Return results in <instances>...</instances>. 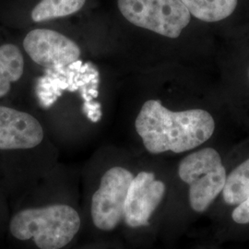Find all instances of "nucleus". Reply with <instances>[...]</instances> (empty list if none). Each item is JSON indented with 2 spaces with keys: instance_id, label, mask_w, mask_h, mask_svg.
Returning a JSON list of instances; mask_svg holds the SVG:
<instances>
[{
  "instance_id": "obj_1",
  "label": "nucleus",
  "mask_w": 249,
  "mask_h": 249,
  "mask_svg": "<svg viewBox=\"0 0 249 249\" xmlns=\"http://www.w3.org/2000/svg\"><path fill=\"white\" fill-rule=\"evenodd\" d=\"M137 133L152 154L181 153L206 142L214 132L215 122L201 109L174 112L158 100L144 103L135 121Z\"/></svg>"
},
{
  "instance_id": "obj_2",
  "label": "nucleus",
  "mask_w": 249,
  "mask_h": 249,
  "mask_svg": "<svg viewBox=\"0 0 249 249\" xmlns=\"http://www.w3.org/2000/svg\"><path fill=\"white\" fill-rule=\"evenodd\" d=\"M80 225L74 208L53 204L18 212L10 220L9 231L18 240L34 239L39 249H61L73 240Z\"/></svg>"
},
{
  "instance_id": "obj_3",
  "label": "nucleus",
  "mask_w": 249,
  "mask_h": 249,
  "mask_svg": "<svg viewBox=\"0 0 249 249\" xmlns=\"http://www.w3.org/2000/svg\"><path fill=\"white\" fill-rule=\"evenodd\" d=\"M178 176L188 185V200L196 213H203L223 192L226 171L218 151L205 148L186 156L178 166Z\"/></svg>"
},
{
  "instance_id": "obj_4",
  "label": "nucleus",
  "mask_w": 249,
  "mask_h": 249,
  "mask_svg": "<svg viewBox=\"0 0 249 249\" xmlns=\"http://www.w3.org/2000/svg\"><path fill=\"white\" fill-rule=\"evenodd\" d=\"M117 6L135 26L172 39L178 38L191 20L182 0H117Z\"/></svg>"
},
{
  "instance_id": "obj_5",
  "label": "nucleus",
  "mask_w": 249,
  "mask_h": 249,
  "mask_svg": "<svg viewBox=\"0 0 249 249\" xmlns=\"http://www.w3.org/2000/svg\"><path fill=\"white\" fill-rule=\"evenodd\" d=\"M133 174L121 166L107 170L91 198L92 223L102 231L115 230L124 220V202Z\"/></svg>"
},
{
  "instance_id": "obj_6",
  "label": "nucleus",
  "mask_w": 249,
  "mask_h": 249,
  "mask_svg": "<svg viewBox=\"0 0 249 249\" xmlns=\"http://www.w3.org/2000/svg\"><path fill=\"white\" fill-rule=\"evenodd\" d=\"M31 59L45 68H58L79 59L80 46L62 34L49 29L31 31L23 41Z\"/></svg>"
},
{
  "instance_id": "obj_7",
  "label": "nucleus",
  "mask_w": 249,
  "mask_h": 249,
  "mask_svg": "<svg viewBox=\"0 0 249 249\" xmlns=\"http://www.w3.org/2000/svg\"><path fill=\"white\" fill-rule=\"evenodd\" d=\"M166 187L151 172L143 171L134 177L124 202V221L130 228L149 224L151 215L165 195Z\"/></svg>"
},
{
  "instance_id": "obj_8",
  "label": "nucleus",
  "mask_w": 249,
  "mask_h": 249,
  "mask_svg": "<svg viewBox=\"0 0 249 249\" xmlns=\"http://www.w3.org/2000/svg\"><path fill=\"white\" fill-rule=\"evenodd\" d=\"M44 129L35 116L0 107V150H28L44 140Z\"/></svg>"
},
{
  "instance_id": "obj_9",
  "label": "nucleus",
  "mask_w": 249,
  "mask_h": 249,
  "mask_svg": "<svg viewBox=\"0 0 249 249\" xmlns=\"http://www.w3.org/2000/svg\"><path fill=\"white\" fill-rule=\"evenodd\" d=\"M24 71V58L18 46H0V98L9 93L11 84L18 81Z\"/></svg>"
},
{
  "instance_id": "obj_10",
  "label": "nucleus",
  "mask_w": 249,
  "mask_h": 249,
  "mask_svg": "<svg viewBox=\"0 0 249 249\" xmlns=\"http://www.w3.org/2000/svg\"><path fill=\"white\" fill-rule=\"evenodd\" d=\"M191 15L206 22L228 18L236 9L238 0H182Z\"/></svg>"
},
{
  "instance_id": "obj_11",
  "label": "nucleus",
  "mask_w": 249,
  "mask_h": 249,
  "mask_svg": "<svg viewBox=\"0 0 249 249\" xmlns=\"http://www.w3.org/2000/svg\"><path fill=\"white\" fill-rule=\"evenodd\" d=\"M249 196V159L242 162L226 178L223 189L225 203L237 206Z\"/></svg>"
},
{
  "instance_id": "obj_12",
  "label": "nucleus",
  "mask_w": 249,
  "mask_h": 249,
  "mask_svg": "<svg viewBox=\"0 0 249 249\" xmlns=\"http://www.w3.org/2000/svg\"><path fill=\"white\" fill-rule=\"evenodd\" d=\"M86 0H41L32 11V19L42 22L72 15L83 8Z\"/></svg>"
},
{
  "instance_id": "obj_13",
  "label": "nucleus",
  "mask_w": 249,
  "mask_h": 249,
  "mask_svg": "<svg viewBox=\"0 0 249 249\" xmlns=\"http://www.w3.org/2000/svg\"><path fill=\"white\" fill-rule=\"evenodd\" d=\"M231 218L234 223L238 224L249 223V196L245 201L236 206L231 213Z\"/></svg>"
},
{
  "instance_id": "obj_14",
  "label": "nucleus",
  "mask_w": 249,
  "mask_h": 249,
  "mask_svg": "<svg viewBox=\"0 0 249 249\" xmlns=\"http://www.w3.org/2000/svg\"></svg>"
}]
</instances>
